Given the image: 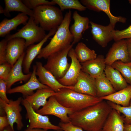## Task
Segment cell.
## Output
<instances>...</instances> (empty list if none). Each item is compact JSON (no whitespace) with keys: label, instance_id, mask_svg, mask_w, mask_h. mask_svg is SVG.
Returning <instances> with one entry per match:
<instances>
[{"label":"cell","instance_id":"obj_1","mask_svg":"<svg viewBox=\"0 0 131 131\" xmlns=\"http://www.w3.org/2000/svg\"><path fill=\"white\" fill-rule=\"evenodd\" d=\"M112 109L103 101L68 115L74 125L87 131H101Z\"/></svg>","mask_w":131,"mask_h":131},{"label":"cell","instance_id":"obj_2","mask_svg":"<svg viewBox=\"0 0 131 131\" xmlns=\"http://www.w3.org/2000/svg\"><path fill=\"white\" fill-rule=\"evenodd\" d=\"M71 16L72 12L70 10L65 15L62 23L49 43L42 48L36 58L47 59L51 55L62 50L72 43L74 38L69 29Z\"/></svg>","mask_w":131,"mask_h":131},{"label":"cell","instance_id":"obj_3","mask_svg":"<svg viewBox=\"0 0 131 131\" xmlns=\"http://www.w3.org/2000/svg\"><path fill=\"white\" fill-rule=\"evenodd\" d=\"M61 105L73 112L81 110L103 100L97 97L84 94L71 89H61L54 96Z\"/></svg>","mask_w":131,"mask_h":131},{"label":"cell","instance_id":"obj_4","mask_svg":"<svg viewBox=\"0 0 131 131\" xmlns=\"http://www.w3.org/2000/svg\"><path fill=\"white\" fill-rule=\"evenodd\" d=\"M33 10L35 22L45 31L57 29L64 19L62 11L52 5H43Z\"/></svg>","mask_w":131,"mask_h":131},{"label":"cell","instance_id":"obj_5","mask_svg":"<svg viewBox=\"0 0 131 131\" xmlns=\"http://www.w3.org/2000/svg\"><path fill=\"white\" fill-rule=\"evenodd\" d=\"M47 34L45 31L35 22L33 17H30L26 24L16 33L7 36L8 41L13 38H20L25 41V48L42 40Z\"/></svg>","mask_w":131,"mask_h":131},{"label":"cell","instance_id":"obj_6","mask_svg":"<svg viewBox=\"0 0 131 131\" xmlns=\"http://www.w3.org/2000/svg\"><path fill=\"white\" fill-rule=\"evenodd\" d=\"M73 45L72 43L62 50L50 55L44 66L57 80L64 76L69 68L70 64L68 62L67 56Z\"/></svg>","mask_w":131,"mask_h":131},{"label":"cell","instance_id":"obj_7","mask_svg":"<svg viewBox=\"0 0 131 131\" xmlns=\"http://www.w3.org/2000/svg\"><path fill=\"white\" fill-rule=\"evenodd\" d=\"M21 104L25 108L27 112L26 118L29 120V125L27 129H41L47 130H61L59 126L52 124L48 116L37 112L24 99H22Z\"/></svg>","mask_w":131,"mask_h":131},{"label":"cell","instance_id":"obj_8","mask_svg":"<svg viewBox=\"0 0 131 131\" xmlns=\"http://www.w3.org/2000/svg\"><path fill=\"white\" fill-rule=\"evenodd\" d=\"M22 99L21 97H20L16 100H10L9 102L7 103L0 98V107L4 111L9 125L14 130L13 125L15 123L16 124L18 131L21 130L24 127L21 114L22 108L20 105Z\"/></svg>","mask_w":131,"mask_h":131},{"label":"cell","instance_id":"obj_9","mask_svg":"<svg viewBox=\"0 0 131 131\" xmlns=\"http://www.w3.org/2000/svg\"><path fill=\"white\" fill-rule=\"evenodd\" d=\"M36 112L43 115H54L60 118L62 122L65 123L70 122L68 115L74 112L61 105L54 96L49 97L45 105Z\"/></svg>","mask_w":131,"mask_h":131},{"label":"cell","instance_id":"obj_10","mask_svg":"<svg viewBox=\"0 0 131 131\" xmlns=\"http://www.w3.org/2000/svg\"><path fill=\"white\" fill-rule=\"evenodd\" d=\"M105 60L106 65L110 66L117 61L126 63L130 62L127 40L124 39L115 41L109 49Z\"/></svg>","mask_w":131,"mask_h":131},{"label":"cell","instance_id":"obj_11","mask_svg":"<svg viewBox=\"0 0 131 131\" xmlns=\"http://www.w3.org/2000/svg\"><path fill=\"white\" fill-rule=\"evenodd\" d=\"M80 2L87 8L96 12H105L109 19L110 23L114 27L118 22L123 23L126 22V18L121 16H116L111 13L110 0H81Z\"/></svg>","mask_w":131,"mask_h":131},{"label":"cell","instance_id":"obj_12","mask_svg":"<svg viewBox=\"0 0 131 131\" xmlns=\"http://www.w3.org/2000/svg\"><path fill=\"white\" fill-rule=\"evenodd\" d=\"M68 56L71 59L70 66L64 76L58 81L63 85L69 86H73L76 83L82 66L76 57L74 49H70Z\"/></svg>","mask_w":131,"mask_h":131},{"label":"cell","instance_id":"obj_13","mask_svg":"<svg viewBox=\"0 0 131 131\" xmlns=\"http://www.w3.org/2000/svg\"><path fill=\"white\" fill-rule=\"evenodd\" d=\"M90 24L93 39L102 47H106L108 43L113 40L112 32L115 27L111 24L104 26L91 21Z\"/></svg>","mask_w":131,"mask_h":131},{"label":"cell","instance_id":"obj_14","mask_svg":"<svg viewBox=\"0 0 131 131\" xmlns=\"http://www.w3.org/2000/svg\"><path fill=\"white\" fill-rule=\"evenodd\" d=\"M36 75L39 77V81L42 84L48 86L55 92L63 88L73 90V86H65L60 83L53 74L44 67L41 62H36Z\"/></svg>","mask_w":131,"mask_h":131},{"label":"cell","instance_id":"obj_15","mask_svg":"<svg viewBox=\"0 0 131 131\" xmlns=\"http://www.w3.org/2000/svg\"><path fill=\"white\" fill-rule=\"evenodd\" d=\"M36 65L33 66L31 77L26 83L7 90V93L10 94L21 93L25 98L33 94V91L36 90L49 88L41 83L37 78L36 74Z\"/></svg>","mask_w":131,"mask_h":131},{"label":"cell","instance_id":"obj_16","mask_svg":"<svg viewBox=\"0 0 131 131\" xmlns=\"http://www.w3.org/2000/svg\"><path fill=\"white\" fill-rule=\"evenodd\" d=\"M57 30L54 29L50 31L41 41L37 44L32 45L28 47L22 64L23 71L25 73L27 74L30 72V69L33 61L39 54L44 44L49 37L55 34Z\"/></svg>","mask_w":131,"mask_h":131},{"label":"cell","instance_id":"obj_17","mask_svg":"<svg viewBox=\"0 0 131 131\" xmlns=\"http://www.w3.org/2000/svg\"><path fill=\"white\" fill-rule=\"evenodd\" d=\"M73 90L78 92L94 97H97L95 78L82 70Z\"/></svg>","mask_w":131,"mask_h":131},{"label":"cell","instance_id":"obj_18","mask_svg":"<svg viewBox=\"0 0 131 131\" xmlns=\"http://www.w3.org/2000/svg\"><path fill=\"white\" fill-rule=\"evenodd\" d=\"M25 41L23 39L15 38L8 41L6 48L7 62L13 66L25 52Z\"/></svg>","mask_w":131,"mask_h":131},{"label":"cell","instance_id":"obj_19","mask_svg":"<svg viewBox=\"0 0 131 131\" xmlns=\"http://www.w3.org/2000/svg\"><path fill=\"white\" fill-rule=\"evenodd\" d=\"M74 22L70 28V32L72 35L74 40L72 44L78 42L82 38V34L90 27L89 25V18L80 15L76 11L74 12L72 15Z\"/></svg>","mask_w":131,"mask_h":131},{"label":"cell","instance_id":"obj_20","mask_svg":"<svg viewBox=\"0 0 131 131\" xmlns=\"http://www.w3.org/2000/svg\"><path fill=\"white\" fill-rule=\"evenodd\" d=\"M24 52L12 66L9 75L5 81L7 90L11 88V86L16 82L20 81L26 82L30 79L32 72L24 74L22 72V64L25 55Z\"/></svg>","mask_w":131,"mask_h":131},{"label":"cell","instance_id":"obj_21","mask_svg":"<svg viewBox=\"0 0 131 131\" xmlns=\"http://www.w3.org/2000/svg\"><path fill=\"white\" fill-rule=\"evenodd\" d=\"M56 94V92L50 88H43L37 90L33 94L25 97L24 99L36 111L41 106L45 105L48 98Z\"/></svg>","mask_w":131,"mask_h":131},{"label":"cell","instance_id":"obj_22","mask_svg":"<svg viewBox=\"0 0 131 131\" xmlns=\"http://www.w3.org/2000/svg\"><path fill=\"white\" fill-rule=\"evenodd\" d=\"M105 58L102 55H99L94 59L81 63L82 70L95 78L104 72L106 65Z\"/></svg>","mask_w":131,"mask_h":131},{"label":"cell","instance_id":"obj_23","mask_svg":"<svg viewBox=\"0 0 131 131\" xmlns=\"http://www.w3.org/2000/svg\"><path fill=\"white\" fill-rule=\"evenodd\" d=\"M29 18L27 15L21 13L10 19H4L0 23V36H4L21 24L25 25Z\"/></svg>","mask_w":131,"mask_h":131},{"label":"cell","instance_id":"obj_24","mask_svg":"<svg viewBox=\"0 0 131 131\" xmlns=\"http://www.w3.org/2000/svg\"><path fill=\"white\" fill-rule=\"evenodd\" d=\"M123 117L119 112L112 109L101 131H123Z\"/></svg>","mask_w":131,"mask_h":131},{"label":"cell","instance_id":"obj_25","mask_svg":"<svg viewBox=\"0 0 131 131\" xmlns=\"http://www.w3.org/2000/svg\"><path fill=\"white\" fill-rule=\"evenodd\" d=\"M5 7L4 9L1 7L0 9V14L3 13L8 16H10V12L16 11L21 12L30 17H33L34 13L33 10L28 8L20 0H4Z\"/></svg>","mask_w":131,"mask_h":131},{"label":"cell","instance_id":"obj_26","mask_svg":"<svg viewBox=\"0 0 131 131\" xmlns=\"http://www.w3.org/2000/svg\"><path fill=\"white\" fill-rule=\"evenodd\" d=\"M100 98L123 106H128L131 99V85H128L123 89L108 96Z\"/></svg>","mask_w":131,"mask_h":131},{"label":"cell","instance_id":"obj_27","mask_svg":"<svg viewBox=\"0 0 131 131\" xmlns=\"http://www.w3.org/2000/svg\"><path fill=\"white\" fill-rule=\"evenodd\" d=\"M104 73L116 91L123 89L128 85L120 72L111 66L106 65Z\"/></svg>","mask_w":131,"mask_h":131},{"label":"cell","instance_id":"obj_28","mask_svg":"<svg viewBox=\"0 0 131 131\" xmlns=\"http://www.w3.org/2000/svg\"><path fill=\"white\" fill-rule=\"evenodd\" d=\"M95 84L98 97L107 96L116 91L106 77L104 72L95 78Z\"/></svg>","mask_w":131,"mask_h":131},{"label":"cell","instance_id":"obj_29","mask_svg":"<svg viewBox=\"0 0 131 131\" xmlns=\"http://www.w3.org/2000/svg\"><path fill=\"white\" fill-rule=\"evenodd\" d=\"M76 57L80 63L94 59L97 57L95 51L82 42H79L74 49Z\"/></svg>","mask_w":131,"mask_h":131},{"label":"cell","instance_id":"obj_30","mask_svg":"<svg viewBox=\"0 0 131 131\" xmlns=\"http://www.w3.org/2000/svg\"><path fill=\"white\" fill-rule=\"evenodd\" d=\"M58 5L62 11L68 9H74L80 11H85L86 8L78 0H51Z\"/></svg>","mask_w":131,"mask_h":131},{"label":"cell","instance_id":"obj_31","mask_svg":"<svg viewBox=\"0 0 131 131\" xmlns=\"http://www.w3.org/2000/svg\"><path fill=\"white\" fill-rule=\"evenodd\" d=\"M119 71L127 83L131 85V63H123L120 61H116L111 66Z\"/></svg>","mask_w":131,"mask_h":131},{"label":"cell","instance_id":"obj_32","mask_svg":"<svg viewBox=\"0 0 131 131\" xmlns=\"http://www.w3.org/2000/svg\"><path fill=\"white\" fill-rule=\"evenodd\" d=\"M107 102L112 109L116 110L123 115L124 124H131V99L129 105L126 107L122 106L109 101Z\"/></svg>","mask_w":131,"mask_h":131},{"label":"cell","instance_id":"obj_33","mask_svg":"<svg viewBox=\"0 0 131 131\" xmlns=\"http://www.w3.org/2000/svg\"><path fill=\"white\" fill-rule=\"evenodd\" d=\"M113 40L115 41L125 39L131 38V25L121 30H114L112 32Z\"/></svg>","mask_w":131,"mask_h":131},{"label":"cell","instance_id":"obj_34","mask_svg":"<svg viewBox=\"0 0 131 131\" xmlns=\"http://www.w3.org/2000/svg\"><path fill=\"white\" fill-rule=\"evenodd\" d=\"M22 1L28 8L33 10L37 7L43 5H53L55 4L52 1H49L45 0H24Z\"/></svg>","mask_w":131,"mask_h":131},{"label":"cell","instance_id":"obj_35","mask_svg":"<svg viewBox=\"0 0 131 131\" xmlns=\"http://www.w3.org/2000/svg\"><path fill=\"white\" fill-rule=\"evenodd\" d=\"M12 66L8 62L0 65V79L6 80L7 78Z\"/></svg>","mask_w":131,"mask_h":131},{"label":"cell","instance_id":"obj_36","mask_svg":"<svg viewBox=\"0 0 131 131\" xmlns=\"http://www.w3.org/2000/svg\"><path fill=\"white\" fill-rule=\"evenodd\" d=\"M8 41L5 39L0 42V65L7 62L6 48Z\"/></svg>","mask_w":131,"mask_h":131},{"label":"cell","instance_id":"obj_37","mask_svg":"<svg viewBox=\"0 0 131 131\" xmlns=\"http://www.w3.org/2000/svg\"><path fill=\"white\" fill-rule=\"evenodd\" d=\"M59 126L63 131H84L82 128L73 125L71 122L65 123L61 122Z\"/></svg>","mask_w":131,"mask_h":131},{"label":"cell","instance_id":"obj_38","mask_svg":"<svg viewBox=\"0 0 131 131\" xmlns=\"http://www.w3.org/2000/svg\"><path fill=\"white\" fill-rule=\"evenodd\" d=\"M7 88L6 83L5 81L0 79V98L6 102L8 103L10 101L6 95Z\"/></svg>","mask_w":131,"mask_h":131},{"label":"cell","instance_id":"obj_39","mask_svg":"<svg viewBox=\"0 0 131 131\" xmlns=\"http://www.w3.org/2000/svg\"><path fill=\"white\" fill-rule=\"evenodd\" d=\"M9 125V123L6 115L0 116V131H3L4 129Z\"/></svg>","mask_w":131,"mask_h":131},{"label":"cell","instance_id":"obj_40","mask_svg":"<svg viewBox=\"0 0 131 131\" xmlns=\"http://www.w3.org/2000/svg\"><path fill=\"white\" fill-rule=\"evenodd\" d=\"M126 40L128 54L131 63V38L127 39Z\"/></svg>","mask_w":131,"mask_h":131},{"label":"cell","instance_id":"obj_41","mask_svg":"<svg viewBox=\"0 0 131 131\" xmlns=\"http://www.w3.org/2000/svg\"><path fill=\"white\" fill-rule=\"evenodd\" d=\"M123 131H131V124H124Z\"/></svg>","mask_w":131,"mask_h":131},{"label":"cell","instance_id":"obj_42","mask_svg":"<svg viewBox=\"0 0 131 131\" xmlns=\"http://www.w3.org/2000/svg\"><path fill=\"white\" fill-rule=\"evenodd\" d=\"M47 130L41 129L34 128L29 129L27 128L25 131H47Z\"/></svg>","mask_w":131,"mask_h":131},{"label":"cell","instance_id":"obj_43","mask_svg":"<svg viewBox=\"0 0 131 131\" xmlns=\"http://www.w3.org/2000/svg\"><path fill=\"white\" fill-rule=\"evenodd\" d=\"M3 131H14L13 130L10 125L5 128Z\"/></svg>","mask_w":131,"mask_h":131},{"label":"cell","instance_id":"obj_44","mask_svg":"<svg viewBox=\"0 0 131 131\" xmlns=\"http://www.w3.org/2000/svg\"><path fill=\"white\" fill-rule=\"evenodd\" d=\"M128 1L129 2V3L131 4V0H129Z\"/></svg>","mask_w":131,"mask_h":131},{"label":"cell","instance_id":"obj_45","mask_svg":"<svg viewBox=\"0 0 131 131\" xmlns=\"http://www.w3.org/2000/svg\"><path fill=\"white\" fill-rule=\"evenodd\" d=\"M57 131H63L62 130H57Z\"/></svg>","mask_w":131,"mask_h":131}]
</instances>
